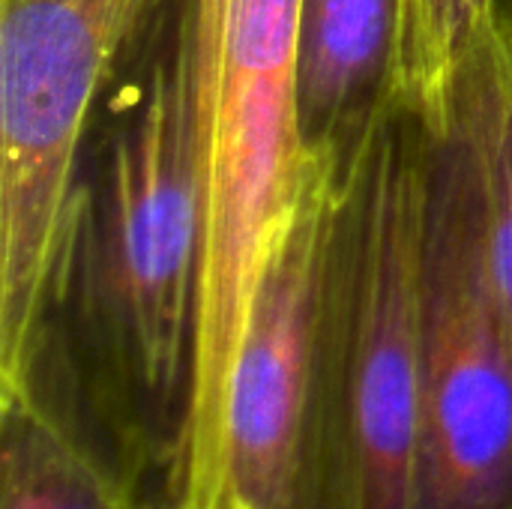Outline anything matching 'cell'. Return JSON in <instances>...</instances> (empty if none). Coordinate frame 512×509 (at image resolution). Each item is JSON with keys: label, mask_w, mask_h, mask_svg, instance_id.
<instances>
[{"label": "cell", "mask_w": 512, "mask_h": 509, "mask_svg": "<svg viewBox=\"0 0 512 509\" xmlns=\"http://www.w3.org/2000/svg\"><path fill=\"white\" fill-rule=\"evenodd\" d=\"M204 249L198 3L159 0L93 111L15 390L126 501L174 498Z\"/></svg>", "instance_id": "6da1fadb"}, {"label": "cell", "mask_w": 512, "mask_h": 509, "mask_svg": "<svg viewBox=\"0 0 512 509\" xmlns=\"http://www.w3.org/2000/svg\"><path fill=\"white\" fill-rule=\"evenodd\" d=\"M429 150L390 96L333 162L300 509H414Z\"/></svg>", "instance_id": "7a4b0ae2"}, {"label": "cell", "mask_w": 512, "mask_h": 509, "mask_svg": "<svg viewBox=\"0 0 512 509\" xmlns=\"http://www.w3.org/2000/svg\"><path fill=\"white\" fill-rule=\"evenodd\" d=\"M195 3L204 249L192 420L231 369L315 168L300 129V0Z\"/></svg>", "instance_id": "3957f363"}, {"label": "cell", "mask_w": 512, "mask_h": 509, "mask_svg": "<svg viewBox=\"0 0 512 509\" xmlns=\"http://www.w3.org/2000/svg\"><path fill=\"white\" fill-rule=\"evenodd\" d=\"M414 509H512V321L462 105L429 150Z\"/></svg>", "instance_id": "277c9868"}, {"label": "cell", "mask_w": 512, "mask_h": 509, "mask_svg": "<svg viewBox=\"0 0 512 509\" xmlns=\"http://www.w3.org/2000/svg\"><path fill=\"white\" fill-rule=\"evenodd\" d=\"M159 0H0V393L33 354L78 156Z\"/></svg>", "instance_id": "5b68a950"}, {"label": "cell", "mask_w": 512, "mask_h": 509, "mask_svg": "<svg viewBox=\"0 0 512 509\" xmlns=\"http://www.w3.org/2000/svg\"><path fill=\"white\" fill-rule=\"evenodd\" d=\"M300 210L270 255L216 399L192 420L180 509H300L315 378V306L336 156L312 153Z\"/></svg>", "instance_id": "8992f818"}, {"label": "cell", "mask_w": 512, "mask_h": 509, "mask_svg": "<svg viewBox=\"0 0 512 509\" xmlns=\"http://www.w3.org/2000/svg\"><path fill=\"white\" fill-rule=\"evenodd\" d=\"M399 0H300V129L309 153H345L393 90Z\"/></svg>", "instance_id": "52a82bcc"}, {"label": "cell", "mask_w": 512, "mask_h": 509, "mask_svg": "<svg viewBox=\"0 0 512 509\" xmlns=\"http://www.w3.org/2000/svg\"><path fill=\"white\" fill-rule=\"evenodd\" d=\"M501 18L504 0H399L390 96L432 135L450 129L459 90Z\"/></svg>", "instance_id": "ba28073f"}, {"label": "cell", "mask_w": 512, "mask_h": 509, "mask_svg": "<svg viewBox=\"0 0 512 509\" xmlns=\"http://www.w3.org/2000/svg\"><path fill=\"white\" fill-rule=\"evenodd\" d=\"M0 509H135L30 405L0 399Z\"/></svg>", "instance_id": "9c48e42d"}, {"label": "cell", "mask_w": 512, "mask_h": 509, "mask_svg": "<svg viewBox=\"0 0 512 509\" xmlns=\"http://www.w3.org/2000/svg\"><path fill=\"white\" fill-rule=\"evenodd\" d=\"M456 105L468 114L480 147L489 195L492 261L512 321V21L507 12L471 66Z\"/></svg>", "instance_id": "30bf717a"}, {"label": "cell", "mask_w": 512, "mask_h": 509, "mask_svg": "<svg viewBox=\"0 0 512 509\" xmlns=\"http://www.w3.org/2000/svg\"><path fill=\"white\" fill-rule=\"evenodd\" d=\"M135 509H180L174 504V498H165V495H156V498H144L138 501Z\"/></svg>", "instance_id": "8fae6325"}, {"label": "cell", "mask_w": 512, "mask_h": 509, "mask_svg": "<svg viewBox=\"0 0 512 509\" xmlns=\"http://www.w3.org/2000/svg\"><path fill=\"white\" fill-rule=\"evenodd\" d=\"M504 12H507V18L512 21V0H504Z\"/></svg>", "instance_id": "7c38bea8"}]
</instances>
